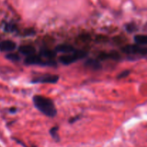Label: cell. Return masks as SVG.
<instances>
[{"instance_id": "8992f818", "label": "cell", "mask_w": 147, "mask_h": 147, "mask_svg": "<svg viewBox=\"0 0 147 147\" xmlns=\"http://www.w3.org/2000/svg\"><path fill=\"white\" fill-rule=\"evenodd\" d=\"M17 45L11 40H4L0 42V51L11 52L15 50Z\"/></svg>"}, {"instance_id": "52a82bcc", "label": "cell", "mask_w": 147, "mask_h": 147, "mask_svg": "<svg viewBox=\"0 0 147 147\" xmlns=\"http://www.w3.org/2000/svg\"><path fill=\"white\" fill-rule=\"evenodd\" d=\"M76 51V49L70 45L67 44H61L57 45L55 47V52H58V53H65V54H72V53H75Z\"/></svg>"}, {"instance_id": "2e32d148", "label": "cell", "mask_w": 147, "mask_h": 147, "mask_svg": "<svg viewBox=\"0 0 147 147\" xmlns=\"http://www.w3.org/2000/svg\"><path fill=\"white\" fill-rule=\"evenodd\" d=\"M15 27L12 24H7L5 27V30L7 32H12L15 30Z\"/></svg>"}, {"instance_id": "30bf717a", "label": "cell", "mask_w": 147, "mask_h": 147, "mask_svg": "<svg viewBox=\"0 0 147 147\" xmlns=\"http://www.w3.org/2000/svg\"><path fill=\"white\" fill-rule=\"evenodd\" d=\"M57 53L55 52V50H42L40 51V55L41 57H45L46 58H50L53 59L56 56Z\"/></svg>"}, {"instance_id": "7c38bea8", "label": "cell", "mask_w": 147, "mask_h": 147, "mask_svg": "<svg viewBox=\"0 0 147 147\" xmlns=\"http://www.w3.org/2000/svg\"><path fill=\"white\" fill-rule=\"evenodd\" d=\"M86 65L92 69H95V70H97L100 67V63L94 59H90V60H87L86 62Z\"/></svg>"}, {"instance_id": "277c9868", "label": "cell", "mask_w": 147, "mask_h": 147, "mask_svg": "<svg viewBox=\"0 0 147 147\" xmlns=\"http://www.w3.org/2000/svg\"><path fill=\"white\" fill-rule=\"evenodd\" d=\"M121 50L128 54H147V48L140 47L139 45H129L122 47Z\"/></svg>"}, {"instance_id": "d6986e66", "label": "cell", "mask_w": 147, "mask_h": 147, "mask_svg": "<svg viewBox=\"0 0 147 147\" xmlns=\"http://www.w3.org/2000/svg\"><path fill=\"white\" fill-rule=\"evenodd\" d=\"M10 111L11 112V113H14V112H16V109H11V110H10Z\"/></svg>"}, {"instance_id": "5bb4252c", "label": "cell", "mask_w": 147, "mask_h": 147, "mask_svg": "<svg viewBox=\"0 0 147 147\" xmlns=\"http://www.w3.org/2000/svg\"><path fill=\"white\" fill-rule=\"evenodd\" d=\"M6 57L8 60H11V61H18V60H20V56L17 54H15V53H10V54L7 55Z\"/></svg>"}, {"instance_id": "9c48e42d", "label": "cell", "mask_w": 147, "mask_h": 147, "mask_svg": "<svg viewBox=\"0 0 147 147\" xmlns=\"http://www.w3.org/2000/svg\"><path fill=\"white\" fill-rule=\"evenodd\" d=\"M98 57L101 60H105V59H113V60H117L120 57L119 55L117 53H102L101 54L99 55Z\"/></svg>"}, {"instance_id": "4fadbf2b", "label": "cell", "mask_w": 147, "mask_h": 147, "mask_svg": "<svg viewBox=\"0 0 147 147\" xmlns=\"http://www.w3.org/2000/svg\"><path fill=\"white\" fill-rule=\"evenodd\" d=\"M50 134L53 139H55V140H58L59 139L58 127H57V126H54V127L52 128V129L50 130Z\"/></svg>"}, {"instance_id": "e0dca14e", "label": "cell", "mask_w": 147, "mask_h": 147, "mask_svg": "<svg viewBox=\"0 0 147 147\" xmlns=\"http://www.w3.org/2000/svg\"><path fill=\"white\" fill-rule=\"evenodd\" d=\"M126 30L129 32H133L135 30V27L133 25V24H129L126 27Z\"/></svg>"}, {"instance_id": "3957f363", "label": "cell", "mask_w": 147, "mask_h": 147, "mask_svg": "<svg viewBox=\"0 0 147 147\" xmlns=\"http://www.w3.org/2000/svg\"><path fill=\"white\" fill-rule=\"evenodd\" d=\"M26 65H39L44 66H55L56 63L54 61H43L40 55H32L27 56L24 60Z\"/></svg>"}, {"instance_id": "6da1fadb", "label": "cell", "mask_w": 147, "mask_h": 147, "mask_svg": "<svg viewBox=\"0 0 147 147\" xmlns=\"http://www.w3.org/2000/svg\"><path fill=\"white\" fill-rule=\"evenodd\" d=\"M33 103L41 113L48 117H54L57 114V110L51 99L42 96H33Z\"/></svg>"}, {"instance_id": "8fae6325", "label": "cell", "mask_w": 147, "mask_h": 147, "mask_svg": "<svg viewBox=\"0 0 147 147\" xmlns=\"http://www.w3.org/2000/svg\"><path fill=\"white\" fill-rule=\"evenodd\" d=\"M134 41L139 45H147V35L137 34L134 37Z\"/></svg>"}, {"instance_id": "ac0fdd59", "label": "cell", "mask_w": 147, "mask_h": 147, "mask_svg": "<svg viewBox=\"0 0 147 147\" xmlns=\"http://www.w3.org/2000/svg\"><path fill=\"white\" fill-rule=\"evenodd\" d=\"M78 119H79L78 117H76V118H73V119H70V123H73V122L76 121H77Z\"/></svg>"}, {"instance_id": "9a60e30c", "label": "cell", "mask_w": 147, "mask_h": 147, "mask_svg": "<svg viewBox=\"0 0 147 147\" xmlns=\"http://www.w3.org/2000/svg\"><path fill=\"white\" fill-rule=\"evenodd\" d=\"M130 74V71L129 70H124V71L121 72L120 74L118 76V79H122V78H124L127 77L129 76V75Z\"/></svg>"}, {"instance_id": "ba28073f", "label": "cell", "mask_w": 147, "mask_h": 147, "mask_svg": "<svg viewBox=\"0 0 147 147\" xmlns=\"http://www.w3.org/2000/svg\"><path fill=\"white\" fill-rule=\"evenodd\" d=\"M19 51L20 53L27 56L32 55L35 53V48L32 45H22L19 47Z\"/></svg>"}, {"instance_id": "7a4b0ae2", "label": "cell", "mask_w": 147, "mask_h": 147, "mask_svg": "<svg viewBox=\"0 0 147 147\" xmlns=\"http://www.w3.org/2000/svg\"><path fill=\"white\" fill-rule=\"evenodd\" d=\"M87 55V53L82 50H76L75 53H72V54L65 55L61 56L59 58V61L63 65H70L72 63H75L77 60H80V59L83 58Z\"/></svg>"}, {"instance_id": "5b68a950", "label": "cell", "mask_w": 147, "mask_h": 147, "mask_svg": "<svg viewBox=\"0 0 147 147\" xmlns=\"http://www.w3.org/2000/svg\"><path fill=\"white\" fill-rule=\"evenodd\" d=\"M59 76L55 75H45L36 78L32 80L33 83H55L58 81Z\"/></svg>"}]
</instances>
